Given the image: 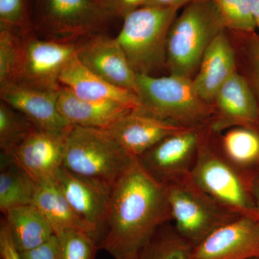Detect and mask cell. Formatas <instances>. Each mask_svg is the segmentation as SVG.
Instances as JSON below:
<instances>
[{"label": "cell", "mask_w": 259, "mask_h": 259, "mask_svg": "<svg viewBox=\"0 0 259 259\" xmlns=\"http://www.w3.org/2000/svg\"><path fill=\"white\" fill-rule=\"evenodd\" d=\"M171 222L166 186L135 158L112 190L100 250L114 259H136L158 228Z\"/></svg>", "instance_id": "1"}, {"label": "cell", "mask_w": 259, "mask_h": 259, "mask_svg": "<svg viewBox=\"0 0 259 259\" xmlns=\"http://www.w3.org/2000/svg\"><path fill=\"white\" fill-rule=\"evenodd\" d=\"M226 29L212 0H193L186 5L172 23L167 37L168 74L193 79L207 48Z\"/></svg>", "instance_id": "2"}, {"label": "cell", "mask_w": 259, "mask_h": 259, "mask_svg": "<svg viewBox=\"0 0 259 259\" xmlns=\"http://www.w3.org/2000/svg\"><path fill=\"white\" fill-rule=\"evenodd\" d=\"M139 111L189 128L210 123L214 110L196 93L192 79L169 74L156 76L136 74Z\"/></svg>", "instance_id": "3"}, {"label": "cell", "mask_w": 259, "mask_h": 259, "mask_svg": "<svg viewBox=\"0 0 259 259\" xmlns=\"http://www.w3.org/2000/svg\"><path fill=\"white\" fill-rule=\"evenodd\" d=\"M179 8L143 6L124 18L116 40L136 74L166 69L167 37Z\"/></svg>", "instance_id": "4"}, {"label": "cell", "mask_w": 259, "mask_h": 259, "mask_svg": "<svg viewBox=\"0 0 259 259\" xmlns=\"http://www.w3.org/2000/svg\"><path fill=\"white\" fill-rule=\"evenodd\" d=\"M134 159L107 130L73 125L66 135L63 168L110 188Z\"/></svg>", "instance_id": "5"}, {"label": "cell", "mask_w": 259, "mask_h": 259, "mask_svg": "<svg viewBox=\"0 0 259 259\" xmlns=\"http://www.w3.org/2000/svg\"><path fill=\"white\" fill-rule=\"evenodd\" d=\"M191 178L218 202L242 216L259 221L249 186L218 151L209 124L202 128Z\"/></svg>", "instance_id": "6"}, {"label": "cell", "mask_w": 259, "mask_h": 259, "mask_svg": "<svg viewBox=\"0 0 259 259\" xmlns=\"http://www.w3.org/2000/svg\"><path fill=\"white\" fill-rule=\"evenodd\" d=\"M171 222L182 238L195 246L240 214L204 192L190 176L166 185Z\"/></svg>", "instance_id": "7"}, {"label": "cell", "mask_w": 259, "mask_h": 259, "mask_svg": "<svg viewBox=\"0 0 259 259\" xmlns=\"http://www.w3.org/2000/svg\"><path fill=\"white\" fill-rule=\"evenodd\" d=\"M21 59L14 82L58 91L65 66L76 55V45L67 40H47L22 35Z\"/></svg>", "instance_id": "8"}, {"label": "cell", "mask_w": 259, "mask_h": 259, "mask_svg": "<svg viewBox=\"0 0 259 259\" xmlns=\"http://www.w3.org/2000/svg\"><path fill=\"white\" fill-rule=\"evenodd\" d=\"M58 185L83 231L100 245L106 230L112 189L61 168Z\"/></svg>", "instance_id": "9"}, {"label": "cell", "mask_w": 259, "mask_h": 259, "mask_svg": "<svg viewBox=\"0 0 259 259\" xmlns=\"http://www.w3.org/2000/svg\"><path fill=\"white\" fill-rule=\"evenodd\" d=\"M202 128L170 135L138 158L148 174L162 185L183 180L190 176L195 164Z\"/></svg>", "instance_id": "10"}, {"label": "cell", "mask_w": 259, "mask_h": 259, "mask_svg": "<svg viewBox=\"0 0 259 259\" xmlns=\"http://www.w3.org/2000/svg\"><path fill=\"white\" fill-rule=\"evenodd\" d=\"M42 29L56 40L93 35L107 21L97 0H39Z\"/></svg>", "instance_id": "11"}, {"label": "cell", "mask_w": 259, "mask_h": 259, "mask_svg": "<svg viewBox=\"0 0 259 259\" xmlns=\"http://www.w3.org/2000/svg\"><path fill=\"white\" fill-rule=\"evenodd\" d=\"M259 257V221L239 216L212 232L192 249L191 259Z\"/></svg>", "instance_id": "12"}, {"label": "cell", "mask_w": 259, "mask_h": 259, "mask_svg": "<svg viewBox=\"0 0 259 259\" xmlns=\"http://www.w3.org/2000/svg\"><path fill=\"white\" fill-rule=\"evenodd\" d=\"M68 132L35 128L10 156L37 184L56 181L64 163Z\"/></svg>", "instance_id": "13"}, {"label": "cell", "mask_w": 259, "mask_h": 259, "mask_svg": "<svg viewBox=\"0 0 259 259\" xmlns=\"http://www.w3.org/2000/svg\"><path fill=\"white\" fill-rule=\"evenodd\" d=\"M76 45V56L83 66L111 84L136 93V73L116 38L88 36Z\"/></svg>", "instance_id": "14"}, {"label": "cell", "mask_w": 259, "mask_h": 259, "mask_svg": "<svg viewBox=\"0 0 259 259\" xmlns=\"http://www.w3.org/2000/svg\"><path fill=\"white\" fill-rule=\"evenodd\" d=\"M212 104L214 113L209 127L214 134L236 127L257 132L256 101L248 83L237 70L220 89Z\"/></svg>", "instance_id": "15"}, {"label": "cell", "mask_w": 259, "mask_h": 259, "mask_svg": "<svg viewBox=\"0 0 259 259\" xmlns=\"http://www.w3.org/2000/svg\"><path fill=\"white\" fill-rule=\"evenodd\" d=\"M59 90H44L13 82L0 88V97L1 101L25 115L36 128L66 133L73 125L58 108Z\"/></svg>", "instance_id": "16"}, {"label": "cell", "mask_w": 259, "mask_h": 259, "mask_svg": "<svg viewBox=\"0 0 259 259\" xmlns=\"http://www.w3.org/2000/svg\"><path fill=\"white\" fill-rule=\"evenodd\" d=\"M190 129L175 125L139 111L132 110L107 129L131 158H139L162 139Z\"/></svg>", "instance_id": "17"}, {"label": "cell", "mask_w": 259, "mask_h": 259, "mask_svg": "<svg viewBox=\"0 0 259 259\" xmlns=\"http://www.w3.org/2000/svg\"><path fill=\"white\" fill-rule=\"evenodd\" d=\"M236 71V53L226 29L207 48L192 85L199 97L212 104L220 89Z\"/></svg>", "instance_id": "18"}, {"label": "cell", "mask_w": 259, "mask_h": 259, "mask_svg": "<svg viewBox=\"0 0 259 259\" xmlns=\"http://www.w3.org/2000/svg\"><path fill=\"white\" fill-rule=\"evenodd\" d=\"M59 82L84 100L117 102L134 110L139 107L136 93L111 84L94 74L81 64L76 55L65 66Z\"/></svg>", "instance_id": "19"}, {"label": "cell", "mask_w": 259, "mask_h": 259, "mask_svg": "<svg viewBox=\"0 0 259 259\" xmlns=\"http://www.w3.org/2000/svg\"><path fill=\"white\" fill-rule=\"evenodd\" d=\"M57 105L61 115L71 125L102 130L110 128L134 110L117 102L84 100L62 85L58 93Z\"/></svg>", "instance_id": "20"}, {"label": "cell", "mask_w": 259, "mask_h": 259, "mask_svg": "<svg viewBox=\"0 0 259 259\" xmlns=\"http://www.w3.org/2000/svg\"><path fill=\"white\" fill-rule=\"evenodd\" d=\"M212 134L221 156L241 175L250 189L252 182L259 175L258 133L236 127L224 134L212 132Z\"/></svg>", "instance_id": "21"}, {"label": "cell", "mask_w": 259, "mask_h": 259, "mask_svg": "<svg viewBox=\"0 0 259 259\" xmlns=\"http://www.w3.org/2000/svg\"><path fill=\"white\" fill-rule=\"evenodd\" d=\"M3 214L20 253L33 249L54 236L50 223L33 204L13 207Z\"/></svg>", "instance_id": "22"}, {"label": "cell", "mask_w": 259, "mask_h": 259, "mask_svg": "<svg viewBox=\"0 0 259 259\" xmlns=\"http://www.w3.org/2000/svg\"><path fill=\"white\" fill-rule=\"evenodd\" d=\"M37 184L10 155L1 153L0 211L32 204Z\"/></svg>", "instance_id": "23"}, {"label": "cell", "mask_w": 259, "mask_h": 259, "mask_svg": "<svg viewBox=\"0 0 259 259\" xmlns=\"http://www.w3.org/2000/svg\"><path fill=\"white\" fill-rule=\"evenodd\" d=\"M32 204L47 218L55 236L69 230L83 231L56 181L37 184Z\"/></svg>", "instance_id": "24"}, {"label": "cell", "mask_w": 259, "mask_h": 259, "mask_svg": "<svg viewBox=\"0 0 259 259\" xmlns=\"http://www.w3.org/2000/svg\"><path fill=\"white\" fill-rule=\"evenodd\" d=\"M236 53V70L248 83L258 109L259 134V34L228 30Z\"/></svg>", "instance_id": "25"}, {"label": "cell", "mask_w": 259, "mask_h": 259, "mask_svg": "<svg viewBox=\"0 0 259 259\" xmlns=\"http://www.w3.org/2000/svg\"><path fill=\"white\" fill-rule=\"evenodd\" d=\"M170 223L158 228L136 259H191L193 245Z\"/></svg>", "instance_id": "26"}, {"label": "cell", "mask_w": 259, "mask_h": 259, "mask_svg": "<svg viewBox=\"0 0 259 259\" xmlns=\"http://www.w3.org/2000/svg\"><path fill=\"white\" fill-rule=\"evenodd\" d=\"M36 128L18 110L5 102L0 103V149L10 155L17 146Z\"/></svg>", "instance_id": "27"}, {"label": "cell", "mask_w": 259, "mask_h": 259, "mask_svg": "<svg viewBox=\"0 0 259 259\" xmlns=\"http://www.w3.org/2000/svg\"><path fill=\"white\" fill-rule=\"evenodd\" d=\"M23 37L8 29L0 28V88L14 82L21 59Z\"/></svg>", "instance_id": "28"}, {"label": "cell", "mask_w": 259, "mask_h": 259, "mask_svg": "<svg viewBox=\"0 0 259 259\" xmlns=\"http://www.w3.org/2000/svg\"><path fill=\"white\" fill-rule=\"evenodd\" d=\"M57 238L59 259H95L100 250L95 240L81 230H69Z\"/></svg>", "instance_id": "29"}, {"label": "cell", "mask_w": 259, "mask_h": 259, "mask_svg": "<svg viewBox=\"0 0 259 259\" xmlns=\"http://www.w3.org/2000/svg\"><path fill=\"white\" fill-rule=\"evenodd\" d=\"M0 28L20 35L31 32L32 23L27 0H0Z\"/></svg>", "instance_id": "30"}, {"label": "cell", "mask_w": 259, "mask_h": 259, "mask_svg": "<svg viewBox=\"0 0 259 259\" xmlns=\"http://www.w3.org/2000/svg\"><path fill=\"white\" fill-rule=\"evenodd\" d=\"M219 8L227 30L255 31L254 21L250 15L246 0H212Z\"/></svg>", "instance_id": "31"}, {"label": "cell", "mask_w": 259, "mask_h": 259, "mask_svg": "<svg viewBox=\"0 0 259 259\" xmlns=\"http://www.w3.org/2000/svg\"><path fill=\"white\" fill-rule=\"evenodd\" d=\"M107 18H125L144 5L146 0H97Z\"/></svg>", "instance_id": "32"}, {"label": "cell", "mask_w": 259, "mask_h": 259, "mask_svg": "<svg viewBox=\"0 0 259 259\" xmlns=\"http://www.w3.org/2000/svg\"><path fill=\"white\" fill-rule=\"evenodd\" d=\"M21 259H59V241L54 235L50 240L33 249L20 253Z\"/></svg>", "instance_id": "33"}, {"label": "cell", "mask_w": 259, "mask_h": 259, "mask_svg": "<svg viewBox=\"0 0 259 259\" xmlns=\"http://www.w3.org/2000/svg\"><path fill=\"white\" fill-rule=\"evenodd\" d=\"M0 256L1 259H21L5 219L0 226Z\"/></svg>", "instance_id": "34"}, {"label": "cell", "mask_w": 259, "mask_h": 259, "mask_svg": "<svg viewBox=\"0 0 259 259\" xmlns=\"http://www.w3.org/2000/svg\"><path fill=\"white\" fill-rule=\"evenodd\" d=\"M192 1L193 0H146L143 6L182 8Z\"/></svg>", "instance_id": "35"}, {"label": "cell", "mask_w": 259, "mask_h": 259, "mask_svg": "<svg viewBox=\"0 0 259 259\" xmlns=\"http://www.w3.org/2000/svg\"><path fill=\"white\" fill-rule=\"evenodd\" d=\"M246 1L255 27L259 30V0H246Z\"/></svg>", "instance_id": "36"}, {"label": "cell", "mask_w": 259, "mask_h": 259, "mask_svg": "<svg viewBox=\"0 0 259 259\" xmlns=\"http://www.w3.org/2000/svg\"><path fill=\"white\" fill-rule=\"evenodd\" d=\"M250 192L259 212V175L252 182L250 185Z\"/></svg>", "instance_id": "37"}, {"label": "cell", "mask_w": 259, "mask_h": 259, "mask_svg": "<svg viewBox=\"0 0 259 259\" xmlns=\"http://www.w3.org/2000/svg\"><path fill=\"white\" fill-rule=\"evenodd\" d=\"M250 259H259V257H256V258H250Z\"/></svg>", "instance_id": "38"}]
</instances>
